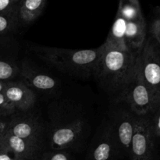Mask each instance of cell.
<instances>
[{"label": "cell", "instance_id": "cell-4", "mask_svg": "<svg viewBox=\"0 0 160 160\" xmlns=\"http://www.w3.org/2000/svg\"><path fill=\"white\" fill-rule=\"evenodd\" d=\"M139 67L145 84L160 106V48L152 38L145 41L138 52Z\"/></svg>", "mask_w": 160, "mask_h": 160}, {"label": "cell", "instance_id": "cell-7", "mask_svg": "<svg viewBox=\"0 0 160 160\" xmlns=\"http://www.w3.org/2000/svg\"><path fill=\"white\" fill-rule=\"evenodd\" d=\"M7 131L17 137L42 145L43 128L32 117H16L9 120Z\"/></svg>", "mask_w": 160, "mask_h": 160}, {"label": "cell", "instance_id": "cell-6", "mask_svg": "<svg viewBox=\"0 0 160 160\" xmlns=\"http://www.w3.org/2000/svg\"><path fill=\"white\" fill-rule=\"evenodd\" d=\"M0 148L12 153L20 160H38L41 156V145L17 137L8 131L0 138Z\"/></svg>", "mask_w": 160, "mask_h": 160}, {"label": "cell", "instance_id": "cell-24", "mask_svg": "<svg viewBox=\"0 0 160 160\" xmlns=\"http://www.w3.org/2000/svg\"><path fill=\"white\" fill-rule=\"evenodd\" d=\"M0 160H20L13 156L12 153L0 148Z\"/></svg>", "mask_w": 160, "mask_h": 160}, {"label": "cell", "instance_id": "cell-16", "mask_svg": "<svg viewBox=\"0 0 160 160\" xmlns=\"http://www.w3.org/2000/svg\"><path fill=\"white\" fill-rule=\"evenodd\" d=\"M116 140L112 128L106 131L92 151V160H109L115 151Z\"/></svg>", "mask_w": 160, "mask_h": 160}, {"label": "cell", "instance_id": "cell-2", "mask_svg": "<svg viewBox=\"0 0 160 160\" xmlns=\"http://www.w3.org/2000/svg\"><path fill=\"white\" fill-rule=\"evenodd\" d=\"M138 52L108 49L103 46L94 77L106 90L118 96L134 77Z\"/></svg>", "mask_w": 160, "mask_h": 160}, {"label": "cell", "instance_id": "cell-26", "mask_svg": "<svg viewBox=\"0 0 160 160\" xmlns=\"http://www.w3.org/2000/svg\"><path fill=\"white\" fill-rule=\"evenodd\" d=\"M6 83H7V81H1L0 80V93H3V92L5 90V88H6Z\"/></svg>", "mask_w": 160, "mask_h": 160}, {"label": "cell", "instance_id": "cell-17", "mask_svg": "<svg viewBox=\"0 0 160 160\" xmlns=\"http://www.w3.org/2000/svg\"><path fill=\"white\" fill-rule=\"evenodd\" d=\"M117 13L123 17L127 22L145 20L140 2L138 0H121L119 3Z\"/></svg>", "mask_w": 160, "mask_h": 160}, {"label": "cell", "instance_id": "cell-22", "mask_svg": "<svg viewBox=\"0 0 160 160\" xmlns=\"http://www.w3.org/2000/svg\"><path fill=\"white\" fill-rule=\"evenodd\" d=\"M153 112H155L154 117L152 120H150L153 135L154 137H160V106Z\"/></svg>", "mask_w": 160, "mask_h": 160}, {"label": "cell", "instance_id": "cell-3", "mask_svg": "<svg viewBox=\"0 0 160 160\" xmlns=\"http://www.w3.org/2000/svg\"><path fill=\"white\" fill-rule=\"evenodd\" d=\"M118 100L126 102L137 117H145L150 112H153L158 108L152 94L142 78L138 55L134 77L118 95Z\"/></svg>", "mask_w": 160, "mask_h": 160}, {"label": "cell", "instance_id": "cell-19", "mask_svg": "<svg viewBox=\"0 0 160 160\" xmlns=\"http://www.w3.org/2000/svg\"><path fill=\"white\" fill-rule=\"evenodd\" d=\"M17 109L3 93H0V119L13 115Z\"/></svg>", "mask_w": 160, "mask_h": 160}, {"label": "cell", "instance_id": "cell-11", "mask_svg": "<svg viewBox=\"0 0 160 160\" xmlns=\"http://www.w3.org/2000/svg\"><path fill=\"white\" fill-rule=\"evenodd\" d=\"M136 117L127 111H123L116 120L115 128L112 129L115 140L125 150L129 151L135 128Z\"/></svg>", "mask_w": 160, "mask_h": 160}, {"label": "cell", "instance_id": "cell-10", "mask_svg": "<svg viewBox=\"0 0 160 160\" xmlns=\"http://www.w3.org/2000/svg\"><path fill=\"white\" fill-rule=\"evenodd\" d=\"M19 76L21 78L27 86L35 90L45 92L56 88V81L50 75L39 71L34 67H31L27 61H23L20 64Z\"/></svg>", "mask_w": 160, "mask_h": 160}, {"label": "cell", "instance_id": "cell-21", "mask_svg": "<svg viewBox=\"0 0 160 160\" xmlns=\"http://www.w3.org/2000/svg\"><path fill=\"white\" fill-rule=\"evenodd\" d=\"M38 160H71V159L70 156L64 152L55 151L42 155Z\"/></svg>", "mask_w": 160, "mask_h": 160}, {"label": "cell", "instance_id": "cell-27", "mask_svg": "<svg viewBox=\"0 0 160 160\" xmlns=\"http://www.w3.org/2000/svg\"><path fill=\"white\" fill-rule=\"evenodd\" d=\"M156 13H158L160 16V5H159V6H158L156 8ZM159 18H160V17H159Z\"/></svg>", "mask_w": 160, "mask_h": 160}, {"label": "cell", "instance_id": "cell-15", "mask_svg": "<svg viewBox=\"0 0 160 160\" xmlns=\"http://www.w3.org/2000/svg\"><path fill=\"white\" fill-rule=\"evenodd\" d=\"M20 63L17 62L15 56L7 51L3 43H0V80L12 81L19 76Z\"/></svg>", "mask_w": 160, "mask_h": 160}, {"label": "cell", "instance_id": "cell-25", "mask_svg": "<svg viewBox=\"0 0 160 160\" xmlns=\"http://www.w3.org/2000/svg\"><path fill=\"white\" fill-rule=\"evenodd\" d=\"M8 125H9V120L0 119V138L6 134L7 131Z\"/></svg>", "mask_w": 160, "mask_h": 160}, {"label": "cell", "instance_id": "cell-8", "mask_svg": "<svg viewBox=\"0 0 160 160\" xmlns=\"http://www.w3.org/2000/svg\"><path fill=\"white\" fill-rule=\"evenodd\" d=\"M3 94L17 110H29L36 102L35 92L21 81H7Z\"/></svg>", "mask_w": 160, "mask_h": 160}, {"label": "cell", "instance_id": "cell-20", "mask_svg": "<svg viewBox=\"0 0 160 160\" xmlns=\"http://www.w3.org/2000/svg\"><path fill=\"white\" fill-rule=\"evenodd\" d=\"M20 0H0V14L17 12Z\"/></svg>", "mask_w": 160, "mask_h": 160}, {"label": "cell", "instance_id": "cell-12", "mask_svg": "<svg viewBox=\"0 0 160 160\" xmlns=\"http://www.w3.org/2000/svg\"><path fill=\"white\" fill-rule=\"evenodd\" d=\"M127 21L117 13L110 31L107 36L106 42L102 44L105 48L108 49L120 50L123 52H129V49L126 43Z\"/></svg>", "mask_w": 160, "mask_h": 160}, {"label": "cell", "instance_id": "cell-1", "mask_svg": "<svg viewBox=\"0 0 160 160\" xmlns=\"http://www.w3.org/2000/svg\"><path fill=\"white\" fill-rule=\"evenodd\" d=\"M102 45L92 49H69L34 45L31 50L46 63L72 76H94L102 52Z\"/></svg>", "mask_w": 160, "mask_h": 160}, {"label": "cell", "instance_id": "cell-18", "mask_svg": "<svg viewBox=\"0 0 160 160\" xmlns=\"http://www.w3.org/2000/svg\"><path fill=\"white\" fill-rule=\"evenodd\" d=\"M20 24L17 12L0 14V34L13 31Z\"/></svg>", "mask_w": 160, "mask_h": 160}, {"label": "cell", "instance_id": "cell-13", "mask_svg": "<svg viewBox=\"0 0 160 160\" xmlns=\"http://www.w3.org/2000/svg\"><path fill=\"white\" fill-rule=\"evenodd\" d=\"M125 40L130 50L139 52L146 41L145 20L127 22Z\"/></svg>", "mask_w": 160, "mask_h": 160}, {"label": "cell", "instance_id": "cell-5", "mask_svg": "<svg viewBox=\"0 0 160 160\" xmlns=\"http://www.w3.org/2000/svg\"><path fill=\"white\" fill-rule=\"evenodd\" d=\"M154 135L149 119L136 117L135 128L130 147L131 160H152Z\"/></svg>", "mask_w": 160, "mask_h": 160}, {"label": "cell", "instance_id": "cell-14", "mask_svg": "<svg viewBox=\"0 0 160 160\" xmlns=\"http://www.w3.org/2000/svg\"><path fill=\"white\" fill-rule=\"evenodd\" d=\"M47 2L45 0H20L17 15L20 24H30L42 14Z\"/></svg>", "mask_w": 160, "mask_h": 160}, {"label": "cell", "instance_id": "cell-23", "mask_svg": "<svg viewBox=\"0 0 160 160\" xmlns=\"http://www.w3.org/2000/svg\"><path fill=\"white\" fill-rule=\"evenodd\" d=\"M151 32L160 46V18L156 19L152 24Z\"/></svg>", "mask_w": 160, "mask_h": 160}, {"label": "cell", "instance_id": "cell-9", "mask_svg": "<svg viewBox=\"0 0 160 160\" xmlns=\"http://www.w3.org/2000/svg\"><path fill=\"white\" fill-rule=\"evenodd\" d=\"M83 130V122L77 120L61 125L53 131L51 136V147L55 151L69 148L76 142Z\"/></svg>", "mask_w": 160, "mask_h": 160}]
</instances>
